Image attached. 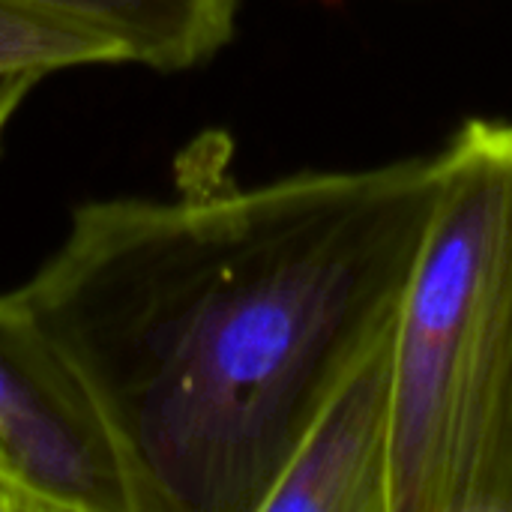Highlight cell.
<instances>
[{
    "mask_svg": "<svg viewBox=\"0 0 512 512\" xmlns=\"http://www.w3.org/2000/svg\"><path fill=\"white\" fill-rule=\"evenodd\" d=\"M126 63L123 48L66 15H54L15 0H0V78Z\"/></svg>",
    "mask_w": 512,
    "mask_h": 512,
    "instance_id": "6",
    "label": "cell"
},
{
    "mask_svg": "<svg viewBox=\"0 0 512 512\" xmlns=\"http://www.w3.org/2000/svg\"><path fill=\"white\" fill-rule=\"evenodd\" d=\"M393 333L390 512H512V120H465Z\"/></svg>",
    "mask_w": 512,
    "mask_h": 512,
    "instance_id": "2",
    "label": "cell"
},
{
    "mask_svg": "<svg viewBox=\"0 0 512 512\" xmlns=\"http://www.w3.org/2000/svg\"><path fill=\"white\" fill-rule=\"evenodd\" d=\"M45 81L39 75H3L0 78V141L12 123V117L21 111V105L27 102V96L33 93V87Z\"/></svg>",
    "mask_w": 512,
    "mask_h": 512,
    "instance_id": "7",
    "label": "cell"
},
{
    "mask_svg": "<svg viewBox=\"0 0 512 512\" xmlns=\"http://www.w3.org/2000/svg\"><path fill=\"white\" fill-rule=\"evenodd\" d=\"M0 468L51 512H135L99 405L18 291L0 294Z\"/></svg>",
    "mask_w": 512,
    "mask_h": 512,
    "instance_id": "3",
    "label": "cell"
},
{
    "mask_svg": "<svg viewBox=\"0 0 512 512\" xmlns=\"http://www.w3.org/2000/svg\"><path fill=\"white\" fill-rule=\"evenodd\" d=\"M0 512H51V507L0 468Z\"/></svg>",
    "mask_w": 512,
    "mask_h": 512,
    "instance_id": "8",
    "label": "cell"
},
{
    "mask_svg": "<svg viewBox=\"0 0 512 512\" xmlns=\"http://www.w3.org/2000/svg\"><path fill=\"white\" fill-rule=\"evenodd\" d=\"M441 183L438 150L72 210L15 291L99 405L135 512H264L396 327Z\"/></svg>",
    "mask_w": 512,
    "mask_h": 512,
    "instance_id": "1",
    "label": "cell"
},
{
    "mask_svg": "<svg viewBox=\"0 0 512 512\" xmlns=\"http://www.w3.org/2000/svg\"><path fill=\"white\" fill-rule=\"evenodd\" d=\"M393 333L330 396L264 512H390Z\"/></svg>",
    "mask_w": 512,
    "mask_h": 512,
    "instance_id": "4",
    "label": "cell"
},
{
    "mask_svg": "<svg viewBox=\"0 0 512 512\" xmlns=\"http://www.w3.org/2000/svg\"><path fill=\"white\" fill-rule=\"evenodd\" d=\"M111 36L126 63L189 72L234 39L243 0H15Z\"/></svg>",
    "mask_w": 512,
    "mask_h": 512,
    "instance_id": "5",
    "label": "cell"
}]
</instances>
